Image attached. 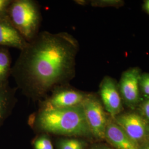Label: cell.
<instances>
[{
    "label": "cell",
    "mask_w": 149,
    "mask_h": 149,
    "mask_svg": "<svg viewBox=\"0 0 149 149\" xmlns=\"http://www.w3.org/2000/svg\"><path fill=\"white\" fill-rule=\"evenodd\" d=\"M92 142L80 137H58L55 146L56 149H87Z\"/></svg>",
    "instance_id": "12"
},
{
    "label": "cell",
    "mask_w": 149,
    "mask_h": 149,
    "mask_svg": "<svg viewBox=\"0 0 149 149\" xmlns=\"http://www.w3.org/2000/svg\"><path fill=\"white\" fill-rule=\"evenodd\" d=\"M28 124L37 134L57 137H80L96 141L86 119L82 104L63 109L39 108L29 117Z\"/></svg>",
    "instance_id": "2"
},
{
    "label": "cell",
    "mask_w": 149,
    "mask_h": 149,
    "mask_svg": "<svg viewBox=\"0 0 149 149\" xmlns=\"http://www.w3.org/2000/svg\"><path fill=\"white\" fill-rule=\"evenodd\" d=\"M86 119L96 141H104V134L109 115L100 98L95 93H87L82 103Z\"/></svg>",
    "instance_id": "4"
},
{
    "label": "cell",
    "mask_w": 149,
    "mask_h": 149,
    "mask_svg": "<svg viewBox=\"0 0 149 149\" xmlns=\"http://www.w3.org/2000/svg\"><path fill=\"white\" fill-rule=\"evenodd\" d=\"M140 89L144 96L149 98V74H141L139 81Z\"/></svg>",
    "instance_id": "15"
},
{
    "label": "cell",
    "mask_w": 149,
    "mask_h": 149,
    "mask_svg": "<svg viewBox=\"0 0 149 149\" xmlns=\"http://www.w3.org/2000/svg\"><path fill=\"white\" fill-rule=\"evenodd\" d=\"M141 74L140 69L130 68L123 73L118 85L123 103L133 110L140 103L139 81Z\"/></svg>",
    "instance_id": "7"
},
{
    "label": "cell",
    "mask_w": 149,
    "mask_h": 149,
    "mask_svg": "<svg viewBox=\"0 0 149 149\" xmlns=\"http://www.w3.org/2000/svg\"><path fill=\"white\" fill-rule=\"evenodd\" d=\"M12 0H0V20L8 18V12Z\"/></svg>",
    "instance_id": "16"
},
{
    "label": "cell",
    "mask_w": 149,
    "mask_h": 149,
    "mask_svg": "<svg viewBox=\"0 0 149 149\" xmlns=\"http://www.w3.org/2000/svg\"><path fill=\"white\" fill-rule=\"evenodd\" d=\"M16 89L8 85L0 87V124L7 117L16 103Z\"/></svg>",
    "instance_id": "11"
},
{
    "label": "cell",
    "mask_w": 149,
    "mask_h": 149,
    "mask_svg": "<svg viewBox=\"0 0 149 149\" xmlns=\"http://www.w3.org/2000/svg\"><path fill=\"white\" fill-rule=\"evenodd\" d=\"M8 18L27 42L32 41L40 32L42 14L39 4L35 1H12Z\"/></svg>",
    "instance_id": "3"
},
{
    "label": "cell",
    "mask_w": 149,
    "mask_h": 149,
    "mask_svg": "<svg viewBox=\"0 0 149 149\" xmlns=\"http://www.w3.org/2000/svg\"><path fill=\"white\" fill-rule=\"evenodd\" d=\"M87 149H116L105 141H93Z\"/></svg>",
    "instance_id": "18"
},
{
    "label": "cell",
    "mask_w": 149,
    "mask_h": 149,
    "mask_svg": "<svg viewBox=\"0 0 149 149\" xmlns=\"http://www.w3.org/2000/svg\"><path fill=\"white\" fill-rule=\"evenodd\" d=\"M138 107L139 113L149 123V98L140 103Z\"/></svg>",
    "instance_id": "17"
},
{
    "label": "cell",
    "mask_w": 149,
    "mask_h": 149,
    "mask_svg": "<svg viewBox=\"0 0 149 149\" xmlns=\"http://www.w3.org/2000/svg\"><path fill=\"white\" fill-rule=\"evenodd\" d=\"M11 61L8 49L0 47V87L8 85V79L11 74Z\"/></svg>",
    "instance_id": "13"
},
{
    "label": "cell",
    "mask_w": 149,
    "mask_h": 149,
    "mask_svg": "<svg viewBox=\"0 0 149 149\" xmlns=\"http://www.w3.org/2000/svg\"><path fill=\"white\" fill-rule=\"evenodd\" d=\"M99 97L104 109L111 117L122 113L123 103L116 81L109 76H105L101 82Z\"/></svg>",
    "instance_id": "8"
},
{
    "label": "cell",
    "mask_w": 149,
    "mask_h": 149,
    "mask_svg": "<svg viewBox=\"0 0 149 149\" xmlns=\"http://www.w3.org/2000/svg\"><path fill=\"white\" fill-rule=\"evenodd\" d=\"M79 48L69 33L39 32L12 67L17 87L28 99L39 102L54 88L69 85L76 74Z\"/></svg>",
    "instance_id": "1"
},
{
    "label": "cell",
    "mask_w": 149,
    "mask_h": 149,
    "mask_svg": "<svg viewBox=\"0 0 149 149\" xmlns=\"http://www.w3.org/2000/svg\"><path fill=\"white\" fill-rule=\"evenodd\" d=\"M144 10L149 14V0H147L145 2L144 5Z\"/></svg>",
    "instance_id": "20"
},
{
    "label": "cell",
    "mask_w": 149,
    "mask_h": 149,
    "mask_svg": "<svg viewBox=\"0 0 149 149\" xmlns=\"http://www.w3.org/2000/svg\"><path fill=\"white\" fill-rule=\"evenodd\" d=\"M28 43L8 18L0 20V47L16 48L21 51Z\"/></svg>",
    "instance_id": "10"
},
{
    "label": "cell",
    "mask_w": 149,
    "mask_h": 149,
    "mask_svg": "<svg viewBox=\"0 0 149 149\" xmlns=\"http://www.w3.org/2000/svg\"></svg>",
    "instance_id": "21"
},
{
    "label": "cell",
    "mask_w": 149,
    "mask_h": 149,
    "mask_svg": "<svg viewBox=\"0 0 149 149\" xmlns=\"http://www.w3.org/2000/svg\"><path fill=\"white\" fill-rule=\"evenodd\" d=\"M87 93L74 88L70 84L59 86L39 102V108L63 109L77 106L82 104Z\"/></svg>",
    "instance_id": "5"
},
{
    "label": "cell",
    "mask_w": 149,
    "mask_h": 149,
    "mask_svg": "<svg viewBox=\"0 0 149 149\" xmlns=\"http://www.w3.org/2000/svg\"><path fill=\"white\" fill-rule=\"evenodd\" d=\"M32 146L33 149H54L51 136L47 134H37L33 139Z\"/></svg>",
    "instance_id": "14"
},
{
    "label": "cell",
    "mask_w": 149,
    "mask_h": 149,
    "mask_svg": "<svg viewBox=\"0 0 149 149\" xmlns=\"http://www.w3.org/2000/svg\"><path fill=\"white\" fill-rule=\"evenodd\" d=\"M139 149H149V140H148L139 145Z\"/></svg>",
    "instance_id": "19"
},
{
    "label": "cell",
    "mask_w": 149,
    "mask_h": 149,
    "mask_svg": "<svg viewBox=\"0 0 149 149\" xmlns=\"http://www.w3.org/2000/svg\"><path fill=\"white\" fill-rule=\"evenodd\" d=\"M104 141L116 149H139V145L130 138L109 116L105 130Z\"/></svg>",
    "instance_id": "9"
},
{
    "label": "cell",
    "mask_w": 149,
    "mask_h": 149,
    "mask_svg": "<svg viewBox=\"0 0 149 149\" xmlns=\"http://www.w3.org/2000/svg\"><path fill=\"white\" fill-rule=\"evenodd\" d=\"M113 119L139 146L149 140V123L139 113H122Z\"/></svg>",
    "instance_id": "6"
}]
</instances>
